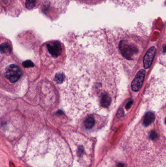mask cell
Returning <instances> with one entry per match:
<instances>
[{
    "mask_svg": "<svg viewBox=\"0 0 166 167\" xmlns=\"http://www.w3.org/2000/svg\"><path fill=\"white\" fill-rule=\"evenodd\" d=\"M24 9L30 10L36 8L39 5V0H20Z\"/></svg>",
    "mask_w": 166,
    "mask_h": 167,
    "instance_id": "6",
    "label": "cell"
},
{
    "mask_svg": "<svg viewBox=\"0 0 166 167\" xmlns=\"http://www.w3.org/2000/svg\"><path fill=\"white\" fill-rule=\"evenodd\" d=\"M165 123H166V119H165Z\"/></svg>",
    "mask_w": 166,
    "mask_h": 167,
    "instance_id": "16",
    "label": "cell"
},
{
    "mask_svg": "<svg viewBox=\"0 0 166 167\" xmlns=\"http://www.w3.org/2000/svg\"><path fill=\"white\" fill-rule=\"evenodd\" d=\"M119 50L123 57L127 59H132L139 52V49L134 44L127 41H122L119 44Z\"/></svg>",
    "mask_w": 166,
    "mask_h": 167,
    "instance_id": "2",
    "label": "cell"
},
{
    "mask_svg": "<svg viewBox=\"0 0 166 167\" xmlns=\"http://www.w3.org/2000/svg\"><path fill=\"white\" fill-rule=\"evenodd\" d=\"M150 137L152 139H155L157 137V135L154 132H152L150 133Z\"/></svg>",
    "mask_w": 166,
    "mask_h": 167,
    "instance_id": "13",
    "label": "cell"
},
{
    "mask_svg": "<svg viewBox=\"0 0 166 167\" xmlns=\"http://www.w3.org/2000/svg\"><path fill=\"white\" fill-rule=\"evenodd\" d=\"M11 50V47L7 42L5 41L2 43L1 45V52L2 53H6Z\"/></svg>",
    "mask_w": 166,
    "mask_h": 167,
    "instance_id": "9",
    "label": "cell"
},
{
    "mask_svg": "<svg viewBox=\"0 0 166 167\" xmlns=\"http://www.w3.org/2000/svg\"><path fill=\"white\" fill-rule=\"evenodd\" d=\"M32 62L30 61H27L23 63V65L24 67H27V68H29V67H32L33 66Z\"/></svg>",
    "mask_w": 166,
    "mask_h": 167,
    "instance_id": "10",
    "label": "cell"
},
{
    "mask_svg": "<svg viewBox=\"0 0 166 167\" xmlns=\"http://www.w3.org/2000/svg\"><path fill=\"white\" fill-rule=\"evenodd\" d=\"M117 167H124V165L123 164L119 163L118 164Z\"/></svg>",
    "mask_w": 166,
    "mask_h": 167,
    "instance_id": "14",
    "label": "cell"
},
{
    "mask_svg": "<svg viewBox=\"0 0 166 167\" xmlns=\"http://www.w3.org/2000/svg\"><path fill=\"white\" fill-rule=\"evenodd\" d=\"M145 74L146 72L144 69H141L137 73L132 83L131 87L132 91H139L144 81Z\"/></svg>",
    "mask_w": 166,
    "mask_h": 167,
    "instance_id": "4",
    "label": "cell"
},
{
    "mask_svg": "<svg viewBox=\"0 0 166 167\" xmlns=\"http://www.w3.org/2000/svg\"><path fill=\"white\" fill-rule=\"evenodd\" d=\"M155 118V114L153 112L149 111L146 113L144 117V125L146 126H149L152 123L154 122Z\"/></svg>",
    "mask_w": 166,
    "mask_h": 167,
    "instance_id": "8",
    "label": "cell"
},
{
    "mask_svg": "<svg viewBox=\"0 0 166 167\" xmlns=\"http://www.w3.org/2000/svg\"><path fill=\"white\" fill-rule=\"evenodd\" d=\"M163 52H166V45H165V46H164V49H163Z\"/></svg>",
    "mask_w": 166,
    "mask_h": 167,
    "instance_id": "15",
    "label": "cell"
},
{
    "mask_svg": "<svg viewBox=\"0 0 166 167\" xmlns=\"http://www.w3.org/2000/svg\"><path fill=\"white\" fill-rule=\"evenodd\" d=\"M46 50L53 58L60 56L63 53L62 45L59 41H51L46 45Z\"/></svg>",
    "mask_w": 166,
    "mask_h": 167,
    "instance_id": "3",
    "label": "cell"
},
{
    "mask_svg": "<svg viewBox=\"0 0 166 167\" xmlns=\"http://www.w3.org/2000/svg\"><path fill=\"white\" fill-rule=\"evenodd\" d=\"M132 103H133V101H129L128 103L127 104L126 106V108L127 109H129L131 108L132 105Z\"/></svg>",
    "mask_w": 166,
    "mask_h": 167,
    "instance_id": "11",
    "label": "cell"
},
{
    "mask_svg": "<svg viewBox=\"0 0 166 167\" xmlns=\"http://www.w3.org/2000/svg\"><path fill=\"white\" fill-rule=\"evenodd\" d=\"M23 74L20 67L14 64L8 65L4 69V77L11 84H15L19 81L22 78Z\"/></svg>",
    "mask_w": 166,
    "mask_h": 167,
    "instance_id": "1",
    "label": "cell"
},
{
    "mask_svg": "<svg viewBox=\"0 0 166 167\" xmlns=\"http://www.w3.org/2000/svg\"><path fill=\"white\" fill-rule=\"evenodd\" d=\"M95 124V118L92 115H87L83 121L84 127L87 130H90L93 128Z\"/></svg>",
    "mask_w": 166,
    "mask_h": 167,
    "instance_id": "7",
    "label": "cell"
},
{
    "mask_svg": "<svg viewBox=\"0 0 166 167\" xmlns=\"http://www.w3.org/2000/svg\"><path fill=\"white\" fill-rule=\"evenodd\" d=\"M81 1L86 2L87 4H92V3L95 2L96 0H81Z\"/></svg>",
    "mask_w": 166,
    "mask_h": 167,
    "instance_id": "12",
    "label": "cell"
},
{
    "mask_svg": "<svg viewBox=\"0 0 166 167\" xmlns=\"http://www.w3.org/2000/svg\"><path fill=\"white\" fill-rule=\"evenodd\" d=\"M156 52L157 50L154 46H153L146 52L143 59L144 67L146 69H149L152 65Z\"/></svg>",
    "mask_w": 166,
    "mask_h": 167,
    "instance_id": "5",
    "label": "cell"
}]
</instances>
